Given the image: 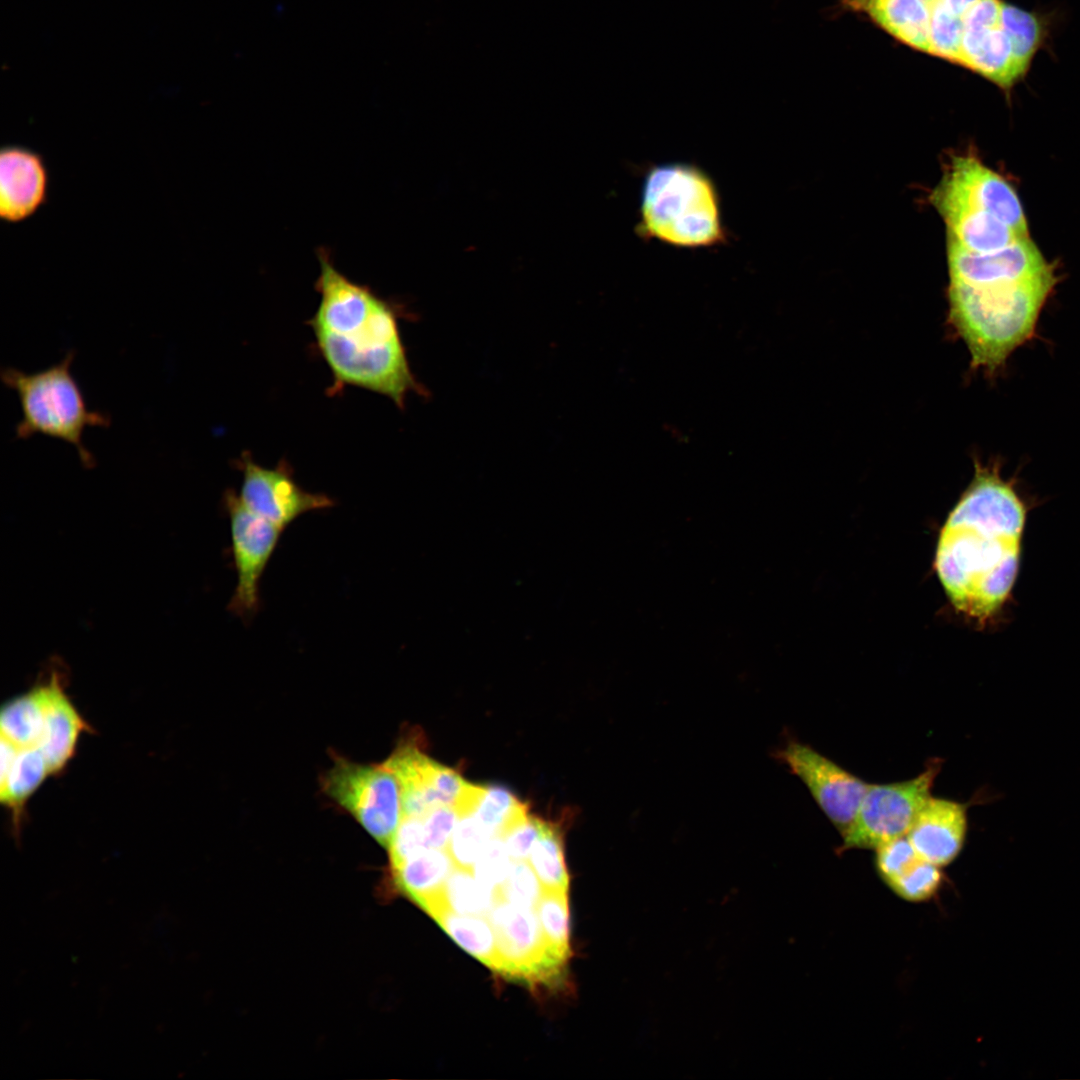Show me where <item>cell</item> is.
Masks as SVG:
<instances>
[{"instance_id": "cell-1", "label": "cell", "mask_w": 1080, "mask_h": 1080, "mask_svg": "<svg viewBox=\"0 0 1080 1080\" xmlns=\"http://www.w3.org/2000/svg\"><path fill=\"white\" fill-rule=\"evenodd\" d=\"M947 321L954 335L982 363L1006 360L1031 340L1057 275L1037 245L1025 237L977 253L947 242Z\"/></svg>"}, {"instance_id": "cell-2", "label": "cell", "mask_w": 1080, "mask_h": 1080, "mask_svg": "<svg viewBox=\"0 0 1080 1080\" xmlns=\"http://www.w3.org/2000/svg\"><path fill=\"white\" fill-rule=\"evenodd\" d=\"M974 465L971 484L941 530L935 568L953 606L984 621L1014 585L1026 511L998 465Z\"/></svg>"}, {"instance_id": "cell-3", "label": "cell", "mask_w": 1080, "mask_h": 1080, "mask_svg": "<svg viewBox=\"0 0 1080 1080\" xmlns=\"http://www.w3.org/2000/svg\"><path fill=\"white\" fill-rule=\"evenodd\" d=\"M317 256L320 301L307 324L333 377L329 393L363 388L388 397L400 409L410 393L427 396L409 364L399 305L340 272L326 250L319 249Z\"/></svg>"}, {"instance_id": "cell-4", "label": "cell", "mask_w": 1080, "mask_h": 1080, "mask_svg": "<svg viewBox=\"0 0 1080 1080\" xmlns=\"http://www.w3.org/2000/svg\"><path fill=\"white\" fill-rule=\"evenodd\" d=\"M639 232L680 248H707L727 240L712 179L687 163L656 165L641 192Z\"/></svg>"}, {"instance_id": "cell-5", "label": "cell", "mask_w": 1080, "mask_h": 1080, "mask_svg": "<svg viewBox=\"0 0 1080 1080\" xmlns=\"http://www.w3.org/2000/svg\"><path fill=\"white\" fill-rule=\"evenodd\" d=\"M75 352L41 371L26 373L15 368L1 370L3 384L16 392L21 419L16 424L18 439L42 434L67 442L76 448L83 463L92 464L93 456L83 444L86 427H108L111 419L99 411L90 410L71 373Z\"/></svg>"}, {"instance_id": "cell-6", "label": "cell", "mask_w": 1080, "mask_h": 1080, "mask_svg": "<svg viewBox=\"0 0 1080 1080\" xmlns=\"http://www.w3.org/2000/svg\"><path fill=\"white\" fill-rule=\"evenodd\" d=\"M323 793L388 848L403 817L401 785L383 763L361 764L334 754L321 777Z\"/></svg>"}, {"instance_id": "cell-7", "label": "cell", "mask_w": 1080, "mask_h": 1080, "mask_svg": "<svg viewBox=\"0 0 1080 1080\" xmlns=\"http://www.w3.org/2000/svg\"><path fill=\"white\" fill-rule=\"evenodd\" d=\"M941 759H930L915 778L888 784H868L854 821L842 836L839 851L876 849L906 836L918 812L931 796Z\"/></svg>"}, {"instance_id": "cell-8", "label": "cell", "mask_w": 1080, "mask_h": 1080, "mask_svg": "<svg viewBox=\"0 0 1080 1080\" xmlns=\"http://www.w3.org/2000/svg\"><path fill=\"white\" fill-rule=\"evenodd\" d=\"M487 918L496 936L499 974L532 986L560 981L567 961L550 947L535 909L500 899Z\"/></svg>"}, {"instance_id": "cell-9", "label": "cell", "mask_w": 1080, "mask_h": 1080, "mask_svg": "<svg viewBox=\"0 0 1080 1080\" xmlns=\"http://www.w3.org/2000/svg\"><path fill=\"white\" fill-rule=\"evenodd\" d=\"M224 501L230 519L237 573V584L228 609L243 619H250L259 610L260 580L284 529L249 510L232 489L225 492Z\"/></svg>"}, {"instance_id": "cell-10", "label": "cell", "mask_w": 1080, "mask_h": 1080, "mask_svg": "<svg viewBox=\"0 0 1080 1080\" xmlns=\"http://www.w3.org/2000/svg\"><path fill=\"white\" fill-rule=\"evenodd\" d=\"M775 758L800 778L843 836L854 821L869 783L793 739L776 750Z\"/></svg>"}, {"instance_id": "cell-11", "label": "cell", "mask_w": 1080, "mask_h": 1080, "mask_svg": "<svg viewBox=\"0 0 1080 1080\" xmlns=\"http://www.w3.org/2000/svg\"><path fill=\"white\" fill-rule=\"evenodd\" d=\"M242 473L239 497L256 515L285 529L301 515L334 506V500L323 493L304 490L293 477L290 465L281 460L268 468L256 463L249 452H243L235 462Z\"/></svg>"}, {"instance_id": "cell-12", "label": "cell", "mask_w": 1080, "mask_h": 1080, "mask_svg": "<svg viewBox=\"0 0 1080 1080\" xmlns=\"http://www.w3.org/2000/svg\"><path fill=\"white\" fill-rule=\"evenodd\" d=\"M932 197L948 199L986 212L1029 237L1025 213L1012 186L999 174L970 156H957Z\"/></svg>"}, {"instance_id": "cell-13", "label": "cell", "mask_w": 1080, "mask_h": 1080, "mask_svg": "<svg viewBox=\"0 0 1080 1080\" xmlns=\"http://www.w3.org/2000/svg\"><path fill=\"white\" fill-rule=\"evenodd\" d=\"M49 173L43 156L26 146L10 144L0 151V218L22 223L47 202Z\"/></svg>"}, {"instance_id": "cell-14", "label": "cell", "mask_w": 1080, "mask_h": 1080, "mask_svg": "<svg viewBox=\"0 0 1080 1080\" xmlns=\"http://www.w3.org/2000/svg\"><path fill=\"white\" fill-rule=\"evenodd\" d=\"M968 807L969 803L929 797L906 834L921 859L938 867L955 860L966 840Z\"/></svg>"}, {"instance_id": "cell-15", "label": "cell", "mask_w": 1080, "mask_h": 1080, "mask_svg": "<svg viewBox=\"0 0 1080 1080\" xmlns=\"http://www.w3.org/2000/svg\"><path fill=\"white\" fill-rule=\"evenodd\" d=\"M44 684V719L39 738L31 750L43 755L51 776H56L73 758L80 735L92 731V727L68 698L57 673H52Z\"/></svg>"}, {"instance_id": "cell-16", "label": "cell", "mask_w": 1080, "mask_h": 1080, "mask_svg": "<svg viewBox=\"0 0 1080 1080\" xmlns=\"http://www.w3.org/2000/svg\"><path fill=\"white\" fill-rule=\"evenodd\" d=\"M455 866L446 849H427L389 863V872L395 886L431 915L445 908L442 890Z\"/></svg>"}, {"instance_id": "cell-17", "label": "cell", "mask_w": 1080, "mask_h": 1080, "mask_svg": "<svg viewBox=\"0 0 1080 1080\" xmlns=\"http://www.w3.org/2000/svg\"><path fill=\"white\" fill-rule=\"evenodd\" d=\"M932 202L945 221L947 242L965 250L991 252L1025 238L986 212L944 198L932 197Z\"/></svg>"}, {"instance_id": "cell-18", "label": "cell", "mask_w": 1080, "mask_h": 1080, "mask_svg": "<svg viewBox=\"0 0 1080 1080\" xmlns=\"http://www.w3.org/2000/svg\"><path fill=\"white\" fill-rule=\"evenodd\" d=\"M49 776V766L41 753L18 748L1 738L0 800L11 812L16 833L20 832L26 803Z\"/></svg>"}, {"instance_id": "cell-19", "label": "cell", "mask_w": 1080, "mask_h": 1080, "mask_svg": "<svg viewBox=\"0 0 1080 1080\" xmlns=\"http://www.w3.org/2000/svg\"><path fill=\"white\" fill-rule=\"evenodd\" d=\"M960 65L1006 91L1023 79L1000 24L990 28L964 29Z\"/></svg>"}, {"instance_id": "cell-20", "label": "cell", "mask_w": 1080, "mask_h": 1080, "mask_svg": "<svg viewBox=\"0 0 1080 1080\" xmlns=\"http://www.w3.org/2000/svg\"><path fill=\"white\" fill-rule=\"evenodd\" d=\"M897 40L929 53L931 6L923 0H845Z\"/></svg>"}, {"instance_id": "cell-21", "label": "cell", "mask_w": 1080, "mask_h": 1080, "mask_svg": "<svg viewBox=\"0 0 1080 1080\" xmlns=\"http://www.w3.org/2000/svg\"><path fill=\"white\" fill-rule=\"evenodd\" d=\"M430 916L466 952L495 972H500L496 936L488 918L459 914L446 908H440Z\"/></svg>"}, {"instance_id": "cell-22", "label": "cell", "mask_w": 1080, "mask_h": 1080, "mask_svg": "<svg viewBox=\"0 0 1080 1080\" xmlns=\"http://www.w3.org/2000/svg\"><path fill=\"white\" fill-rule=\"evenodd\" d=\"M1000 25L1010 43L1016 67L1024 78L1047 37V21L1034 12L1002 2Z\"/></svg>"}, {"instance_id": "cell-23", "label": "cell", "mask_w": 1080, "mask_h": 1080, "mask_svg": "<svg viewBox=\"0 0 1080 1080\" xmlns=\"http://www.w3.org/2000/svg\"><path fill=\"white\" fill-rule=\"evenodd\" d=\"M442 899L453 912L487 917L501 897L498 890L480 882L472 869L455 866L444 884Z\"/></svg>"}, {"instance_id": "cell-24", "label": "cell", "mask_w": 1080, "mask_h": 1080, "mask_svg": "<svg viewBox=\"0 0 1080 1080\" xmlns=\"http://www.w3.org/2000/svg\"><path fill=\"white\" fill-rule=\"evenodd\" d=\"M544 890H569V873L564 858L563 839L557 826L545 822L528 860Z\"/></svg>"}, {"instance_id": "cell-25", "label": "cell", "mask_w": 1080, "mask_h": 1080, "mask_svg": "<svg viewBox=\"0 0 1080 1080\" xmlns=\"http://www.w3.org/2000/svg\"><path fill=\"white\" fill-rule=\"evenodd\" d=\"M494 837L503 838L529 814L527 806L510 791L499 786H485L479 804L472 813Z\"/></svg>"}, {"instance_id": "cell-26", "label": "cell", "mask_w": 1080, "mask_h": 1080, "mask_svg": "<svg viewBox=\"0 0 1080 1080\" xmlns=\"http://www.w3.org/2000/svg\"><path fill=\"white\" fill-rule=\"evenodd\" d=\"M544 936L564 960L570 956V912L568 892L544 890L535 906Z\"/></svg>"}, {"instance_id": "cell-27", "label": "cell", "mask_w": 1080, "mask_h": 1080, "mask_svg": "<svg viewBox=\"0 0 1080 1080\" xmlns=\"http://www.w3.org/2000/svg\"><path fill=\"white\" fill-rule=\"evenodd\" d=\"M963 33V18L954 15L942 0H937L931 6L929 54L960 65Z\"/></svg>"}, {"instance_id": "cell-28", "label": "cell", "mask_w": 1080, "mask_h": 1080, "mask_svg": "<svg viewBox=\"0 0 1080 1080\" xmlns=\"http://www.w3.org/2000/svg\"><path fill=\"white\" fill-rule=\"evenodd\" d=\"M494 838L476 815L469 814L459 818L446 850L456 866L472 869Z\"/></svg>"}, {"instance_id": "cell-29", "label": "cell", "mask_w": 1080, "mask_h": 1080, "mask_svg": "<svg viewBox=\"0 0 1080 1080\" xmlns=\"http://www.w3.org/2000/svg\"><path fill=\"white\" fill-rule=\"evenodd\" d=\"M942 878L940 867L919 858L888 886L904 899L921 901L936 893Z\"/></svg>"}, {"instance_id": "cell-30", "label": "cell", "mask_w": 1080, "mask_h": 1080, "mask_svg": "<svg viewBox=\"0 0 1080 1080\" xmlns=\"http://www.w3.org/2000/svg\"><path fill=\"white\" fill-rule=\"evenodd\" d=\"M498 891L502 900L534 909L544 889L529 862L522 860L512 861L508 875Z\"/></svg>"}, {"instance_id": "cell-31", "label": "cell", "mask_w": 1080, "mask_h": 1080, "mask_svg": "<svg viewBox=\"0 0 1080 1080\" xmlns=\"http://www.w3.org/2000/svg\"><path fill=\"white\" fill-rule=\"evenodd\" d=\"M512 860L500 837L494 838L472 867L475 877L490 888L499 890L510 870Z\"/></svg>"}, {"instance_id": "cell-32", "label": "cell", "mask_w": 1080, "mask_h": 1080, "mask_svg": "<svg viewBox=\"0 0 1080 1080\" xmlns=\"http://www.w3.org/2000/svg\"><path fill=\"white\" fill-rule=\"evenodd\" d=\"M875 850L877 871L887 884L920 858L907 836L888 841Z\"/></svg>"}, {"instance_id": "cell-33", "label": "cell", "mask_w": 1080, "mask_h": 1080, "mask_svg": "<svg viewBox=\"0 0 1080 1080\" xmlns=\"http://www.w3.org/2000/svg\"><path fill=\"white\" fill-rule=\"evenodd\" d=\"M419 817L426 849H447L459 815L451 805H438Z\"/></svg>"}, {"instance_id": "cell-34", "label": "cell", "mask_w": 1080, "mask_h": 1080, "mask_svg": "<svg viewBox=\"0 0 1080 1080\" xmlns=\"http://www.w3.org/2000/svg\"><path fill=\"white\" fill-rule=\"evenodd\" d=\"M544 825V820L528 815L502 838L512 861L528 860Z\"/></svg>"}, {"instance_id": "cell-35", "label": "cell", "mask_w": 1080, "mask_h": 1080, "mask_svg": "<svg viewBox=\"0 0 1080 1080\" xmlns=\"http://www.w3.org/2000/svg\"><path fill=\"white\" fill-rule=\"evenodd\" d=\"M1001 0H978L963 16L964 29H982L1000 24Z\"/></svg>"}, {"instance_id": "cell-36", "label": "cell", "mask_w": 1080, "mask_h": 1080, "mask_svg": "<svg viewBox=\"0 0 1080 1080\" xmlns=\"http://www.w3.org/2000/svg\"><path fill=\"white\" fill-rule=\"evenodd\" d=\"M956 16L962 17L978 0H942Z\"/></svg>"}, {"instance_id": "cell-37", "label": "cell", "mask_w": 1080, "mask_h": 1080, "mask_svg": "<svg viewBox=\"0 0 1080 1080\" xmlns=\"http://www.w3.org/2000/svg\"><path fill=\"white\" fill-rule=\"evenodd\" d=\"M923 1L926 2L927 4H929L930 6H932L937 0H923Z\"/></svg>"}]
</instances>
